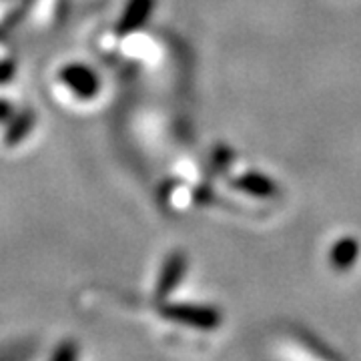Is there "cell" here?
Wrapping results in <instances>:
<instances>
[{
	"instance_id": "5b68a950",
	"label": "cell",
	"mask_w": 361,
	"mask_h": 361,
	"mask_svg": "<svg viewBox=\"0 0 361 361\" xmlns=\"http://www.w3.org/2000/svg\"><path fill=\"white\" fill-rule=\"evenodd\" d=\"M357 257V243L353 239H343L339 241L334 249V263L339 269H348L351 263Z\"/></svg>"
},
{
	"instance_id": "7a4b0ae2",
	"label": "cell",
	"mask_w": 361,
	"mask_h": 361,
	"mask_svg": "<svg viewBox=\"0 0 361 361\" xmlns=\"http://www.w3.org/2000/svg\"><path fill=\"white\" fill-rule=\"evenodd\" d=\"M153 4H155V0H130L121 23H118V35H127V32H133L139 26H142Z\"/></svg>"
},
{
	"instance_id": "52a82bcc",
	"label": "cell",
	"mask_w": 361,
	"mask_h": 361,
	"mask_svg": "<svg viewBox=\"0 0 361 361\" xmlns=\"http://www.w3.org/2000/svg\"><path fill=\"white\" fill-rule=\"evenodd\" d=\"M32 127V116L26 115V116H20L16 123H14L13 127L8 129V133H6V142L8 145H14V142H18L23 137L26 135V130Z\"/></svg>"
},
{
	"instance_id": "6da1fadb",
	"label": "cell",
	"mask_w": 361,
	"mask_h": 361,
	"mask_svg": "<svg viewBox=\"0 0 361 361\" xmlns=\"http://www.w3.org/2000/svg\"><path fill=\"white\" fill-rule=\"evenodd\" d=\"M165 315L177 322L189 323V325H197V327H215L219 323V315L215 311L203 310V307H183V305H175V307H167Z\"/></svg>"
},
{
	"instance_id": "8992f818",
	"label": "cell",
	"mask_w": 361,
	"mask_h": 361,
	"mask_svg": "<svg viewBox=\"0 0 361 361\" xmlns=\"http://www.w3.org/2000/svg\"><path fill=\"white\" fill-rule=\"evenodd\" d=\"M239 187L253 195H269L273 193V183L261 175H247L239 180Z\"/></svg>"
},
{
	"instance_id": "3957f363",
	"label": "cell",
	"mask_w": 361,
	"mask_h": 361,
	"mask_svg": "<svg viewBox=\"0 0 361 361\" xmlns=\"http://www.w3.org/2000/svg\"><path fill=\"white\" fill-rule=\"evenodd\" d=\"M63 78L68 82V87L78 92L80 97H92L99 90L97 77L85 66H68L63 73Z\"/></svg>"
},
{
	"instance_id": "277c9868",
	"label": "cell",
	"mask_w": 361,
	"mask_h": 361,
	"mask_svg": "<svg viewBox=\"0 0 361 361\" xmlns=\"http://www.w3.org/2000/svg\"><path fill=\"white\" fill-rule=\"evenodd\" d=\"M183 271H185V259L183 255H173V257L167 261V267L163 271V275H161V283H159V295H165L169 293L175 285L179 283L180 275H183Z\"/></svg>"
}]
</instances>
